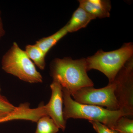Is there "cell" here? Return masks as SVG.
I'll list each match as a JSON object with an SVG mask.
<instances>
[{
  "label": "cell",
  "instance_id": "obj_1",
  "mask_svg": "<svg viewBox=\"0 0 133 133\" xmlns=\"http://www.w3.org/2000/svg\"><path fill=\"white\" fill-rule=\"evenodd\" d=\"M50 68L53 80L57 81L71 95L81 88L94 85L87 74L85 58H56L51 62Z\"/></svg>",
  "mask_w": 133,
  "mask_h": 133
},
{
  "label": "cell",
  "instance_id": "obj_6",
  "mask_svg": "<svg viewBox=\"0 0 133 133\" xmlns=\"http://www.w3.org/2000/svg\"><path fill=\"white\" fill-rule=\"evenodd\" d=\"M114 82L115 94L119 106V110L125 116L133 115V57L126 63L119 72Z\"/></svg>",
  "mask_w": 133,
  "mask_h": 133
},
{
  "label": "cell",
  "instance_id": "obj_2",
  "mask_svg": "<svg viewBox=\"0 0 133 133\" xmlns=\"http://www.w3.org/2000/svg\"><path fill=\"white\" fill-rule=\"evenodd\" d=\"M62 91L64 105L63 115L66 121L70 118L85 119L100 122L114 129L117 121L122 116H126L119 110L110 111L101 107L78 103L72 99L65 89L62 88Z\"/></svg>",
  "mask_w": 133,
  "mask_h": 133
},
{
  "label": "cell",
  "instance_id": "obj_7",
  "mask_svg": "<svg viewBox=\"0 0 133 133\" xmlns=\"http://www.w3.org/2000/svg\"><path fill=\"white\" fill-rule=\"evenodd\" d=\"M51 95L49 102L44 105L47 116L53 120L58 128L65 130L66 121L63 115V100L62 88L57 81L53 80L50 85Z\"/></svg>",
  "mask_w": 133,
  "mask_h": 133
},
{
  "label": "cell",
  "instance_id": "obj_11",
  "mask_svg": "<svg viewBox=\"0 0 133 133\" xmlns=\"http://www.w3.org/2000/svg\"><path fill=\"white\" fill-rule=\"evenodd\" d=\"M24 51L34 64L41 70H44L45 66L46 54L35 44H29L25 47Z\"/></svg>",
  "mask_w": 133,
  "mask_h": 133
},
{
  "label": "cell",
  "instance_id": "obj_12",
  "mask_svg": "<svg viewBox=\"0 0 133 133\" xmlns=\"http://www.w3.org/2000/svg\"><path fill=\"white\" fill-rule=\"evenodd\" d=\"M37 122L35 133H57L59 131V128L49 116H43Z\"/></svg>",
  "mask_w": 133,
  "mask_h": 133
},
{
  "label": "cell",
  "instance_id": "obj_14",
  "mask_svg": "<svg viewBox=\"0 0 133 133\" xmlns=\"http://www.w3.org/2000/svg\"><path fill=\"white\" fill-rule=\"evenodd\" d=\"M89 122L97 133H119L116 130L109 128L100 122L94 121H89Z\"/></svg>",
  "mask_w": 133,
  "mask_h": 133
},
{
  "label": "cell",
  "instance_id": "obj_10",
  "mask_svg": "<svg viewBox=\"0 0 133 133\" xmlns=\"http://www.w3.org/2000/svg\"><path fill=\"white\" fill-rule=\"evenodd\" d=\"M68 33L65 25L53 35L36 41L35 44L47 55L51 48Z\"/></svg>",
  "mask_w": 133,
  "mask_h": 133
},
{
  "label": "cell",
  "instance_id": "obj_5",
  "mask_svg": "<svg viewBox=\"0 0 133 133\" xmlns=\"http://www.w3.org/2000/svg\"><path fill=\"white\" fill-rule=\"evenodd\" d=\"M115 88L116 84L114 81L99 89L93 87H84L71 96L75 101L80 104L104 107L110 111H117L119 110V106L115 94Z\"/></svg>",
  "mask_w": 133,
  "mask_h": 133
},
{
  "label": "cell",
  "instance_id": "obj_16",
  "mask_svg": "<svg viewBox=\"0 0 133 133\" xmlns=\"http://www.w3.org/2000/svg\"><path fill=\"white\" fill-rule=\"evenodd\" d=\"M5 31L3 27L2 19L1 13L0 12V40L5 35Z\"/></svg>",
  "mask_w": 133,
  "mask_h": 133
},
{
  "label": "cell",
  "instance_id": "obj_4",
  "mask_svg": "<svg viewBox=\"0 0 133 133\" xmlns=\"http://www.w3.org/2000/svg\"><path fill=\"white\" fill-rule=\"evenodd\" d=\"M3 70L19 79L30 83H42V76L35 65L16 42L5 53L2 59Z\"/></svg>",
  "mask_w": 133,
  "mask_h": 133
},
{
  "label": "cell",
  "instance_id": "obj_9",
  "mask_svg": "<svg viewBox=\"0 0 133 133\" xmlns=\"http://www.w3.org/2000/svg\"><path fill=\"white\" fill-rule=\"evenodd\" d=\"M95 19L92 15L79 7L65 26L68 33H72L85 28L92 20Z\"/></svg>",
  "mask_w": 133,
  "mask_h": 133
},
{
  "label": "cell",
  "instance_id": "obj_13",
  "mask_svg": "<svg viewBox=\"0 0 133 133\" xmlns=\"http://www.w3.org/2000/svg\"><path fill=\"white\" fill-rule=\"evenodd\" d=\"M114 130L119 133H133V120L122 116L117 121Z\"/></svg>",
  "mask_w": 133,
  "mask_h": 133
},
{
  "label": "cell",
  "instance_id": "obj_19",
  "mask_svg": "<svg viewBox=\"0 0 133 133\" xmlns=\"http://www.w3.org/2000/svg\"><path fill=\"white\" fill-rule=\"evenodd\" d=\"M0 123H1V122H0Z\"/></svg>",
  "mask_w": 133,
  "mask_h": 133
},
{
  "label": "cell",
  "instance_id": "obj_17",
  "mask_svg": "<svg viewBox=\"0 0 133 133\" xmlns=\"http://www.w3.org/2000/svg\"><path fill=\"white\" fill-rule=\"evenodd\" d=\"M10 112L2 111H0V122L1 123L6 121V117L10 113Z\"/></svg>",
  "mask_w": 133,
  "mask_h": 133
},
{
  "label": "cell",
  "instance_id": "obj_8",
  "mask_svg": "<svg viewBox=\"0 0 133 133\" xmlns=\"http://www.w3.org/2000/svg\"><path fill=\"white\" fill-rule=\"evenodd\" d=\"M79 6L96 19L109 17L111 9L110 1L107 0H79Z\"/></svg>",
  "mask_w": 133,
  "mask_h": 133
},
{
  "label": "cell",
  "instance_id": "obj_18",
  "mask_svg": "<svg viewBox=\"0 0 133 133\" xmlns=\"http://www.w3.org/2000/svg\"><path fill=\"white\" fill-rule=\"evenodd\" d=\"M1 85H0V94H1Z\"/></svg>",
  "mask_w": 133,
  "mask_h": 133
},
{
  "label": "cell",
  "instance_id": "obj_3",
  "mask_svg": "<svg viewBox=\"0 0 133 133\" xmlns=\"http://www.w3.org/2000/svg\"><path fill=\"white\" fill-rule=\"evenodd\" d=\"M133 45L124 44L121 48L111 51H98L94 55L85 58L87 70L94 69L107 76L109 83L115 79L126 63L133 57Z\"/></svg>",
  "mask_w": 133,
  "mask_h": 133
},
{
  "label": "cell",
  "instance_id": "obj_15",
  "mask_svg": "<svg viewBox=\"0 0 133 133\" xmlns=\"http://www.w3.org/2000/svg\"><path fill=\"white\" fill-rule=\"evenodd\" d=\"M16 107H15L8 101L4 96L0 94V111L11 112L14 111Z\"/></svg>",
  "mask_w": 133,
  "mask_h": 133
}]
</instances>
